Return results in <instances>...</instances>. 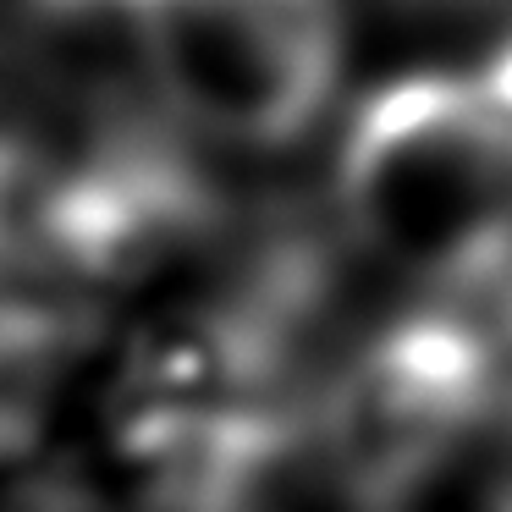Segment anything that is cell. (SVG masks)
<instances>
[{
  "instance_id": "3957f363",
  "label": "cell",
  "mask_w": 512,
  "mask_h": 512,
  "mask_svg": "<svg viewBox=\"0 0 512 512\" xmlns=\"http://www.w3.org/2000/svg\"><path fill=\"white\" fill-rule=\"evenodd\" d=\"M501 391V342L463 303L419 309L364 342L331 380L320 441L336 479L358 501H402L419 490Z\"/></svg>"
},
{
  "instance_id": "6da1fadb",
  "label": "cell",
  "mask_w": 512,
  "mask_h": 512,
  "mask_svg": "<svg viewBox=\"0 0 512 512\" xmlns=\"http://www.w3.org/2000/svg\"><path fill=\"white\" fill-rule=\"evenodd\" d=\"M336 204L369 259L424 287H512V111L479 72L380 83L342 138Z\"/></svg>"
},
{
  "instance_id": "7a4b0ae2",
  "label": "cell",
  "mask_w": 512,
  "mask_h": 512,
  "mask_svg": "<svg viewBox=\"0 0 512 512\" xmlns=\"http://www.w3.org/2000/svg\"><path fill=\"white\" fill-rule=\"evenodd\" d=\"M122 39L177 122L287 149L342 78V0H116Z\"/></svg>"
},
{
  "instance_id": "277c9868",
  "label": "cell",
  "mask_w": 512,
  "mask_h": 512,
  "mask_svg": "<svg viewBox=\"0 0 512 512\" xmlns=\"http://www.w3.org/2000/svg\"><path fill=\"white\" fill-rule=\"evenodd\" d=\"M155 512H210V507H160L155 501Z\"/></svg>"
}]
</instances>
